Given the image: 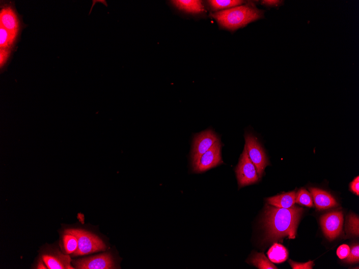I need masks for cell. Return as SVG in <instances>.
<instances>
[{"label":"cell","mask_w":359,"mask_h":269,"mask_svg":"<svg viewBox=\"0 0 359 269\" xmlns=\"http://www.w3.org/2000/svg\"><path fill=\"white\" fill-rule=\"evenodd\" d=\"M304 210L297 206L279 208L266 204L263 219L266 242L279 241L285 237L294 239Z\"/></svg>","instance_id":"cell-1"},{"label":"cell","mask_w":359,"mask_h":269,"mask_svg":"<svg viewBox=\"0 0 359 269\" xmlns=\"http://www.w3.org/2000/svg\"><path fill=\"white\" fill-rule=\"evenodd\" d=\"M211 15L221 26L235 31L263 17L264 12L254 5L247 4L233 7Z\"/></svg>","instance_id":"cell-2"},{"label":"cell","mask_w":359,"mask_h":269,"mask_svg":"<svg viewBox=\"0 0 359 269\" xmlns=\"http://www.w3.org/2000/svg\"><path fill=\"white\" fill-rule=\"evenodd\" d=\"M65 234H71L75 236L78 242V247L73 253L74 256L87 255L95 252L104 251L106 246L102 240L89 232L80 229H67Z\"/></svg>","instance_id":"cell-3"},{"label":"cell","mask_w":359,"mask_h":269,"mask_svg":"<svg viewBox=\"0 0 359 269\" xmlns=\"http://www.w3.org/2000/svg\"><path fill=\"white\" fill-rule=\"evenodd\" d=\"M236 173L239 188L256 184L259 180L256 166L250 159L245 146L236 169Z\"/></svg>","instance_id":"cell-4"},{"label":"cell","mask_w":359,"mask_h":269,"mask_svg":"<svg viewBox=\"0 0 359 269\" xmlns=\"http://www.w3.org/2000/svg\"><path fill=\"white\" fill-rule=\"evenodd\" d=\"M248 155L257 170L259 179L263 176L266 167L269 165L265 152L257 139L251 133L245 136Z\"/></svg>","instance_id":"cell-5"},{"label":"cell","mask_w":359,"mask_h":269,"mask_svg":"<svg viewBox=\"0 0 359 269\" xmlns=\"http://www.w3.org/2000/svg\"><path fill=\"white\" fill-rule=\"evenodd\" d=\"M221 148L222 144L219 140L200 157L192 161L193 171L197 173H200L221 164L223 163Z\"/></svg>","instance_id":"cell-6"},{"label":"cell","mask_w":359,"mask_h":269,"mask_svg":"<svg viewBox=\"0 0 359 269\" xmlns=\"http://www.w3.org/2000/svg\"><path fill=\"white\" fill-rule=\"evenodd\" d=\"M321 224L324 235L332 241L342 232L344 215L340 211L325 214L321 218Z\"/></svg>","instance_id":"cell-7"},{"label":"cell","mask_w":359,"mask_h":269,"mask_svg":"<svg viewBox=\"0 0 359 269\" xmlns=\"http://www.w3.org/2000/svg\"><path fill=\"white\" fill-rule=\"evenodd\" d=\"M219 140L217 134L212 130H208L196 134L193 139L192 161L200 157Z\"/></svg>","instance_id":"cell-8"},{"label":"cell","mask_w":359,"mask_h":269,"mask_svg":"<svg viewBox=\"0 0 359 269\" xmlns=\"http://www.w3.org/2000/svg\"><path fill=\"white\" fill-rule=\"evenodd\" d=\"M0 25L8 32L19 35L21 32L22 23L12 4H3L0 11Z\"/></svg>","instance_id":"cell-9"},{"label":"cell","mask_w":359,"mask_h":269,"mask_svg":"<svg viewBox=\"0 0 359 269\" xmlns=\"http://www.w3.org/2000/svg\"><path fill=\"white\" fill-rule=\"evenodd\" d=\"M77 269H112L115 268L112 256L109 253L83 258L73 261Z\"/></svg>","instance_id":"cell-10"},{"label":"cell","mask_w":359,"mask_h":269,"mask_svg":"<svg viewBox=\"0 0 359 269\" xmlns=\"http://www.w3.org/2000/svg\"><path fill=\"white\" fill-rule=\"evenodd\" d=\"M43 261L49 269H74L71 265V259L69 255H65L60 252L45 254Z\"/></svg>","instance_id":"cell-11"},{"label":"cell","mask_w":359,"mask_h":269,"mask_svg":"<svg viewBox=\"0 0 359 269\" xmlns=\"http://www.w3.org/2000/svg\"><path fill=\"white\" fill-rule=\"evenodd\" d=\"M318 210H325L338 205L334 197L327 192L315 188H309Z\"/></svg>","instance_id":"cell-12"},{"label":"cell","mask_w":359,"mask_h":269,"mask_svg":"<svg viewBox=\"0 0 359 269\" xmlns=\"http://www.w3.org/2000/svg\"><path fill=\"white\" fill-rule=\"evenodd\" d=\"M296 192L277 195L266 199L267 204L279 208H288L295 204Z\"/></svg>","instance_id":"cell-13"},{"label":"cell","mask_w":359,"mask_h":269,"mask_svg":"<svg viewBox=\"0 0 359 269\" xmlns=\"http://www.w3.org/2000/svg\"><path fill=\"white\" fill-rule=\"evenodd\" d=\"M171 2L180 10L188 13L199 14L205 11L202 2L199 0H176Z\"/></svg>","instance_id":"cell-14"},{"label":"cell","mask_w":359,"mask_h":269,"mask_svg":"<svg viewBox=\"0 0 359 269\" xmlns=\"http://www.w3.org/2000/svg\"><path fill=\"white\" fill-rule=\"evenodd\" d=\"M269 260L274 263H281L286 261L288 257L287 249L283 245L274 244L267 253Z\"/></svg>","instance_id":"cell-15"},{"label":"cell","mask_w":359,"mask_h":269,"mask_svg":"<svg viewBox=\"0 0 359 269\" xmlns=\"http://www.w3.org/2000/svg\"><path fill=\"white\" fill-rule=\"evenodd\" d=\"M18 35L11 33L0 25V49L12 50Z\"/></svg>","instance_id":"cell-16"},{"label":"cell","mask_w":359,"mask_h":269,"mask_svg":"<svg viewBox=\"0 0 359 269\" xmlns=\"http://www.w3.org/2000/svg\"><path fill=\"white\" fill-rule=\"evenodd\" d=\"M250 263L260 269H277L264 253H256L250 259Z\"/></svg>","instance_id":"cell-17"},{"label":"cell","mask_w":359,"mask_h":269,"mask_svg":"<svg viewBox=\"0 0 359 269\" xmlns=\"http://www.w3.org/2000/svg\"><path fill=\"white\" fill-rule=\"evenodd\" d=\"M208 3L212 10L216 11L239 6L244 2L240 0H211Z\"/></svg>","instance_id":"cell-18"},{"label":"cell","mask_w":359,"mask_h":269,"mask_svg":"<svg viewBox=\"0 0 359 269\" xmlns=\"http://www.w3.org/2000/svg\"><path fill=\"white\" fill-rule=\"evenodd\" d=\"M313 197L311 194L305 189H300L296 194L295 203L312 207L314 206Z\"/></svg>","instance_id":"cell-19"},{"label":"cell","mask_w":359,"mask_h":269,"mask_svg":"<svg viewBox=\"0 0 359 269\" xmlns=\"http://www.w3.org/2000/svg\"><path fill=\"white\" fill-rule=\"evenodd\" d=\"M63 240L66 252L67 254L73 253L78 247L76 237L71 234H65Z\"/></svg>","instance_id":"cell-20"},{"label":"cell","mask_w":359,"mask_h":269,"mask_svg":"<svg viewBox=\"0 0 359 269\" xmlns=\"http://www.w3.org/2000/svg\"><path fill=\"white\" fill-rule=\"evenodd\" d=\"M358 217L353 214L348 216L347 222L346 230L351 234L358 236L359 234Z\"/></svg>","instance_id":"cell-21"},{"label":"cell","mask_w":359,"mask_h":269,"mask_svg":"<svg viewBox=\"0 0 359 269\" xmlns=\"http://www.w3.org/2000/svg\"><path fill=\"white\" fill-rule=\"evenodd\" d=\"M348 263H357L359 261V246L356 245L353 247L349 255L345 258Z\"/></svg>","instance_id":"cell-22"},{"label":"cell","mask_w":359,"mask_h":269,"mask_svg":"<svg viewBox=\"0 0 359 269\" xmlns=\"http://www.w3.org/2000/svg\"><path fill=\"white\" fill-rule=\"evenodd\" d=\"M12 50L0 49V66L3 68L8 62L11 56Z\"/></svg>","instance_id":"cell-23"},{"label":"cell","mask_w":359,"mask_h":269,"mask_svg":"<svg viewBox=\"0 0 359 269\" xmlns=\"http://www.w3.org/2000/svg\"><path fill=\"white\" fill-rule=\"evenodd\" d=\"M289 263L293 269H312L314 265V261H309L305 263H298L292 260Z\"/></svg>","instance_id":"cell-24"},{"label":"cell","mask_w":359,"mask_h":269,"mask_svg":"<svg viewBox=\"0 0 359 269\" xmlns=\"http://www.w3.org/2000/svg\"><path fill=\"white\" fill-rule=\"evenodd\" d=\"M350 252V247L346 245H343L338 248L337 254L339 258L343 259L349 255Z\"/></svg>","instance_id":"cell-25"},{"label":"cell","mask_w":359,"mask_h":269,"mask_svg":"<svg viewBox=\"0 0 359 269\" xmlns=\"http://www.w3.org/2000/svg\"><path fill=\"white\" fill-rule=\"evenodd\" d=\"M351 191L357 196L359 195V177L357 176L350 184Z\"/></svg>","instance_id":"cell-26"},{"label":"cell","mask_w":359,"mask_h":269,"mask_svg":"<svg viewBox=\"0 0 359 269\" xmlns=\"http://www.w3.org/2000/svg\"><path fill=\"white\" fill-rule=\"evenodd\" d=\"M283 2H280V1H263L262 2V3L263 4L268 6H278L280 3H282Z\"/></svg>","instance_id":"cell-27"},{"label":"cell","mask_w":359,"mask_h":269,"mask_svg":"<svg viewBox=\"0 0 359 269\" xmlns=\"http://www.w3.org/2000/svg\"><path fill=\"white\" fill-rule=\"evenodd\" d=\"M37 268H47L46 266H44L43 262L40 263Z\"/></svg>","instance_id":"cell-28"}]
</instances>
